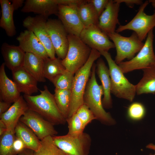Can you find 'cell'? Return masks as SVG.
<instances>
[{
	"label": "cell",
	"mask_w": 155,
	"mask_h": 155,
	"mask_svg": "<svg viewBox=\"0 0 155 155\" xmlns=\"http://www.w3.org/2000/svg\"><path fill=\"white\" fill-rule=\"evenodd\" d=\"M5 65L3 63L0 67V98L1 101L14 103L20 96V92L16 85L7 76Z\"/></svg>",
	"instance_id": "obj_21"
},
{
	"label": "cell",
	"mask_w": 155,
	"mask_h": 155,
	"mask_svg": "<svg viewBox=\"0 0 155 155\" xmlns=\"http://www.w3.org/2000/svg\"><path fill=\"white\" fill-rule=\"evenodd\" d=\"M26 148L25 145L20 138L16 137L13 146V155H17Z\"/></svg>",
	"instance_id": "obj_37"
},
{
	"label": "cell",
	"mask_w": 155,
	"mask_h": 155,
	"mask_svg": "<svg viewBox=\"0 0 155 155\" xmlns=\"http://www.w3.org/2000/svg\"><path fill=\"white\" fill-rule=\"evenodd\" d=\"M16 137L15 131L7 130L0 136V155H13V146Z\"/></svg>",
	"instance_id": "obj_31"
},
{
	"label": "cell",
	"mask_w": 155,
	"mask_h": 155,
	"mask_svg": "<svg viewBox=\"0 0 155 155\" xmlns=\"http://www.w3.org/2000/svg\"><path fill=\"white\" fill-rule=\"evenodd\" d=\"M120 3L114 0H109L104 10L99 17L98 26L107 35L115 32L118 19Z\"/></svg>",
	"instance_id": "obj_16"
},
{
	"label": "cell",
	"mask_w": 155,
	"mask_h": 155,
	"mask_svg": "<svg viewBox=\"0 0 155 155\" xmlns=\"http://www.w3.org/2000/svg\"><path fill=\"white\" fill-rule=\"evenodd\" d=\"M115 2L121 4L124 3L130 7L132 8L134 5H142L143 3V1L141 0H115Z\"/></svg>",
	"instance_id": "obj_38"
},
{
	"label": "cell",
	"mask_w": 155,
	"mask_h": 155,
	"mask_svg": "<svg viewBox=\"0 0 155 155\" xmlns=\"http://www.w3.org/2000/svg\"><path fill=\"white\" fill-rule=\"evenodd\" d=\"M47 18L40 15L29 16L24 20L23 25L34 34L44 46L49 57L53 59L56 58L55 52L46 29Z\"/></svg>",
	"instance_id": "obj_11"
},
{
	"label": "cell",
	"mask_w": 155,
	"mask_h": 155,
	"mask_svg": "<svg viewBox=\"0 0 155 155\" xmlns=\"http://www.w3.org/2000/svg\"><path fill=\"white\" fill-rule=\"evenodd\" d=\"M1 51L5 66L11 71L23 67L25 53L19 46L4 42Z\"/></svg>",
	"instance_id": "obj_20"
},
{
	"label": "cell",
	"mask_w": 155,
	"mask_h": 155,
	"mask_svg": "<svg viewBox=\"0 0 155 155\" xmlns=\"http://www.w3.org/2000/svg\"><path fill=\"white\" fill-rule=\"evenodd\" d=\"M34 155H66L55 144L52 137L48 136L41 140L39 149Z\"/></svg>",
	"instance_id": "obj_30"
},
{
	"label": "cell",
	"mask_w": 155,
	"mask_h": 155,
	"mask_svg": "<svg viewBox=\"0 0 155 155\" xmlns=\"http://www.w3.org/2000/svg\"><path fill=\"white\" fill-rule=\"evenodd\" d=\"M56 145L66 155H88L92 139L88 133L52 137Z\"/></svg>",
	"instance_id": "obj_7"
},
{
	"label": "cell",
	"mask_w": 155,
	"mask_h": 155,
	"mask_svg": "<svg viewBox=\"0 0 155 155\" xmlns=\"http://www.w3.org/2000/svg\"><path fill=\"white\" fill-rule=\"evenodd\" d=\"M44 59L34 54L26 53L23 67L39 82H44Z\"/></svg>",
	"instance_id": "obj_24"
},
{
	"label": "cell",
	"mask_w": 155,
	"mask_h": 155,
	"mask_svg": "<svg viewBox=\"0 0 155 155\" xmlns=\"http://www.w3.org/2000/svg\"><path fill=\"white\" fill-rule=\"evenodd\" d=\"M21 11L24 13L33 12L47 18L51 15L57 16L58 0H27Z\"/></svg>",
	"instance_id": "obj_18"
},
{
	"label": "cell",
	"mask_w": 155,
	"mask_h": 155,
	"mask_svg": "<svg viewBox=\"0 0 155 155\" xmlns=\"http://www.w3.org/2000/svg\"><path fill=\"white\" fill-rule=\"evenodd\" d=\"M107 35L113 41L116 49V55L115 61L117 64L125 59L129 60L132 59L144 44L134 32L129 37L123 36L116 32Z\"/></svg>",
	"instance_id": "obj_8"
},
{
	"label": "cell",
	"mask_w": 155,
	"mask_h": 155,
	"mask_svg": "<svg viewBox=\"0 0 155 155\" xmlns=\"http://www.w3.org/2000/svg\"><path fill=\"white\" fill-rule=\"evenodd\" d=\"M40 94L32 96L24 95L29 109L34 111L54 125H64L66 119L60 112L56 102L54 95L44 86Z\"/></svg>",
	"instance_id": "obj_1"
},
{
	"label": "cell",
	"mask_w": 155,
	"mask_h": 155,
	"mask_svg": "<svg viewBox=\"0 0 155 155\" xmlns=\"http://www.w3.org/2000/svg\"><path fill=\"white\" fill-rule=\"evenodd\" d=\"M54 94L57 106L63 117H68L70 103L71 90H61L55 88Z\"/></svg>",
	"instance_id": "obj_29"
},
{
	"label": "cell",
	"mask_w": 155,
	"mask_h": 155,
	"mask_svg": "<svg viewBox=\"0 0 155 155\" xmlns=\"http://www.w3.org/2000/svg\"><path fill=\"white\" fill-rule=\"evenodd\" d=\"M101 55L98 51L92 49L86 62L75 74L71 90V99L67 118L72 115L83 104L84 95L92 67L94 61L99 58Z\"/></svg>",
	"instance_id": "obj_3"
},
{
	"label": "cell",
	"mask_w": 155,
	"mask_h": 155,
	"mask_svg": "<svg viewBox=\"0 0 155 155\" xmlns=\"http://www.w3.org/2000/svg\"><path fill=\"white\" fill-rule=\"evenodd\" d=\"M19 121L29 127L40 140L58 134L54 125L36 112L29 109L20 117Z\"/></svg>",
	"instance_id": "obj_13"
},
{
	"label": "cell",
	"mask_w": 155,
	"mask_h": 155,
	"mask_svg": "<svg viewBox=\"0 0 155 155\" xmlns=\"http://www.w3.org/2000/svg\"><path fill=\"white\" fill-rule=\"evenodd\" d=\"M16 39L18 46L25 53L34 54L44 59L49 57L44 46L32 32L25 30L20 33Z\"/></svg>",
	"instance_id": "obj_15"
},
{
	"label": "cell",
	"mask_w": 155,
	"mask_h": 155,
	"mask_svg": "<svg viewBox=\"0 0 155 155\" xmlns=\"http://www.w3.org/2000/svg\"><path fill=\"white\" fill-rule=\"evenodd\" d=\"M69 46L66 55L62 63L66 69L73 74L88 61L92 49L80 37L68 34Z\"/></svg>",
	"instance_id": "obj_5"
},
{
	"label": "cell",
	"mask_w": 155,
	"mask_h": 155,
	"mask_svg": "<svg viewBox=\"0 0 155 155\" xmlns=\"http://www.w3.org/2000/svg\"><path fill=\"white\" fill-rule=\"evenodd\" d=\"M154 53H155V52Z\"/></svg>",
	"instance_id": "obj_46"
},
{
	"label": "cell",
	"mask_w": 155,
	"mask_h": 155,
	"mask_svg": "<svg viewBox=\"0 0 155 155\" xmlns=\"http://www.w3.org/2000/svg\"><path fill=\"white\" fill-rule=\"evenodd\" d=\"M16 136L24 143L26 148L37 151L41 145L40 140L33 132L25 124L19 121L15 129Z\"/></svg>",
	"instance_id": "obj_25"
},
{
	"label": "cell",
	"mask_w": 155,
	"mask_h": 155,
	"mask_svg": "<svg viewBox=\"0 0 155 155\" xmlns=\"http://www.w3.org/2000/svg\"><path fill=\"white\" fill-rule=\"evenodd\" d=\"M96 68L94 63L84 93V104L92 111L96 119L104 125H113L115 123V120L109 113L105 111L102 105L101 98L103 95V90L102 85H99L97 82Z\"/></svg>",
	"instance_id": "obj_2"
},
{
	"label": "cell",
	"mask_w": 155,
	"mask_h": 155,
	"mask_svg": "<svg viewBox=\"0 0 155 155\" xmlns=\"http://www.w3.org/2000/svg\"><path fill=\"white\" fill-rule=\"evenodd\" d=\"M74 74L66 69L56 77L52 82L55 88L71 90Z\"/></svg>",
	"instance_id": "obj_32"
},
{
	"label": "cell",
	"mask_w": 155,
	"mask_h": 155,
	"mask_svg": "<svg viewBox=\"0 0 155 155\" xmlns=\"http://www.w3.org/2000/svg\"><path fill=\"white\" fill-rule=\"evenodd\" d=\"M97 73L101 81L103 91V98L102 102L104 108L108 109L112 107L111 96V82L108 68L102 58H99L97 61Z\"/></svg>",
	"instance_id": "obj_22"
},
{
	"label": "cell",
	"mask_w": 155,
	"mask_h": 155,
	"mask_svg": "<svg viewBox=\"0 0 155 155\" xmlns=\"http://www.w3.org/2000/svg\"><path fill=\"white\" fill-rule=\"evenodd\" d=\"M146 147L148 148L153 150L155 151V145L152 144H150L146 146Z\"/></svg>",
	"instance_id": "obj_43"
},
{
	"label": "cell",
	"mask_w": 155,
	"mask_h": 155,
	"mask_svg": "<svg viewBox=\"0 0 155 155\" xmlns=\"http://www.w3.org/2000/svg\"><path fill=\"white\" fill-rule=\"evenodd\" d=\"M100 53L105 58L108 65L111 82V93L119 98L132 102L136 93L135 85L131 83L125 77L110 53L108 52Z\"/></svg>",
	"instance_id": "obj_4"
},
{
	"label": "cell",
	"mask_w": 155,
	"mask_h": 155,
	"mask_svg": "<svg viewBox=\"0 0 155 155\" xmlns=\"http://www.w3.org/2000/svg\"><path fill=\"white\" fill-rule=\"evenodd\" d=\"M9 1L11 2L15 10L22 6L25 2L24 0H11Z\"/></svg>",
	"instance_id": "obj_40"
},
{
	"label": "cell",
	"mask_w": 155,
	"mask_h": 155,
	"mask_svg": "<svg viewBox=\"0 0 155 155\" xmlns=\"http://www.w3.org/2000/svg\"><path fill=\"white\" fill-rule=\"evenodd\" d=\"M7 127L5 123L0 120V136L2 135L7 130Z\"/></svg>",
	"instance_id": "obj_42"
},
{
	"label": "cell",
	"mask_w": 155,
	"mask_h": 155,
	"mask_svg": "<svg viewBox=\"0 0 155 155\" xmlns=\"http://www.w3.org/2000/svg\"><path fill=\"white\" fill-rule=\"evenodd\" d=\"M11 103L3 101H0V115L5 112L11 106Z\"/></svg>",
	"instance_id": "obj_39"
},
{
	"label": "cell",
	"mask_w": 155,
	"mask_h": 155,
	"mask_svg": "<svg viewBox=\"0 0 155 155\" xmlns=\"http://www.w3.org/2000/svg\"><path fill=\"white\" fill-rule=\"evenodd\" d=\"M66 121L68 128L67 134L76 135L84 132L85 127L75 113L67 118Z\"/></svg>",
	"instance_id": "obj_33"
},
{
	"label": "cell",
	"mask_w": 155,
	"mask_h": 155,
	"mask_svg": "<svg viewBox=\"0 0 155 155\" xmlns=\"http://www.w3.org/2000/svg\"><path fill=\"white\" fill-rule=\"evenodd\" d=\"M11 71L13 81L20 93L30 96L38 91V81L23 67Z\"/></svg>",
	"instance_id": "obj_17"
},
{
	"label": "cell",
	"mask_w": 155,
	"mask_h": 155,
	"mask_svg": "<svg viewBox=\"0 0 155 155\" xmlns=\"http://www.w3.org/2000/svg\"><path fill=\"white\" fill-rule=\"evenodd\" d=\"M1 16L0 27L5 31L7 36L12 37L16 34L13 19L14 9L9 1L0 0Z\"/></svg>",
	"instance_id": "obj_23"
},
{
	"label": "cell",
	"mask_w": 155,
	"mask_h": 155,
	"mask_svg": "<svg viewBox=\"0 0 155 155\" xmlns=\"http://www.w3.org/2000/svg\"><path fill=\"white\" fill-rule=\"evenodd\" d=\"M88 1L92 3L99 17L104 10L109 1L108 0H89Z\"/></svg>",
	"instance_id": "obj_36"
},
{
	"label": "cell",
	"mask_w": 155,
	"mask_h": 155,
	"mask_svg": "<svg viewBox=\"0 0 155 155\" xmlns=\"http://www.w3.org/2000/svg\"><path fill=\"white\" fill-rule=\"evenodd\" d=\"M66 70L61 60L58 57L53 59L49 57L44 59V76L51 82L56 77Z\"/></svg>",
	"instance_id": "obj_28"
},
{
	"label": "cell",
	"mask_w": 155,
	"mask_h": 155,
	"mask_svg": "<svg viewBox=\"0 0 155 155\" xmlns=\"http://www.w3.org/2000/svg\"><path fill=\"white\" fill-rule=\"evenodd\" d=\"M149 155H155V153L154 154H150Z\"/></svg>",
	"instance_id": "obj_45"
},
{
	"label": "cell",
	"mask_w": 155,
	"mask_h": 155,
	"mask_svg": "<svg viewBox=\"0 0 155 155\" xmlns=\"http://www.w3.org/2000/svg\"><path fill=\"white\" fill-rule=\"evenodd\" d=\"M80 37L86 44L92 49L100 52H108L115 48L107 34L103 32L97 25H92L84 28Z\"/></svg>",
	"instance_id": "obj_12"
},
{
	"label": "cell",
	"mask_w": 155,
	"mask_h": 155,
	"mask_svg": "<svg viewBox=\"0 0 155 155\" xmlns=\"http://www.w3.org/2000/svg\"><path fill=\"white\" fill-rule=\"evenodd\" d=\"M46 27L57 57L65 58L69 46L68 33L61 21L55 19L47 20Z\"/></svg>",
	"instance_id": "obj_10"
},
{
	"label": "cell",
	"mask_w": 155,
	"mask_h": 155,
	"mask_svg": "<svg viewBox=\"0 0 155 155\" xmlns=\"http://www.w3.org/2000/svg\"><path fill=\"white\" fill-rule=\"evenodd\" d=\"M28 109L23 96H21L5 112L0 115V120L5 124L7 130L15 131L20 118Z\"/></svg>",
	"instance_id": "obj_19"
},
{
	"label": "cell",
	"mask_w": 155,
	"mask_h": 155,
	"mask_svg": "<svg viewBox=\"0 0 155 155\" xmlns=\"http://www.w3.org/2000/svg\"><path fill=\"white\" fill-rule=\"evenodd\" d=\"M143 75L136 85L138 95L155 93V66L143 69Z\"/></svg>",
	"instance_id": "obj_27"
},
{
	"label": "cell",
	"mask_w": 155,
	"mask_h": 155,
	"mask_svg": "<svg viewBox=\"0 0 155 155\" xmlns=\"http://www.w3.org/2000/svg\"><path fill=\"white\" fill-rule=\"evenodd\" d=\"M153 29L148 33L144 44L137 55L132 59L118 64L122 72L127 73L135 70L155 66V55L153 48Z\"/></svg>",
	"instance_id": "obj_6"
},
{
	"label": "cell",
	"mask_w": 155,
	"mask_h": 155,
	"mask_svg": "<svg viewBox=\"0 0 155 155\" xmlns=\"http://www.w3.org/2000/svg\"><path fill=\"white\" fill-rule=\"evenodd\" d=\"M80 119L85 127L96 118L88 107L83 104L75 113Z\"/></svg>",
	"instance_id": "obj_35"
},
{
	"label": "cell",
	"mask_w": 155,
	"mask_h": 155,
	"mask_svg": "<svg viewBox=\"0 0 155 155\" xmlns=\"http://www.w3.org/2000/svg\"><path fill=\"white\" fill-rule=\"evenodd\" d=\"M79 5H59L57 16L68 34L79 37L84 27L78 13Z\"/></svg>",
	"instance_id": "obj_14"
},
{
	"label": "cell",
	"mask_w": 155,
	"mask_h": 155,
	"mask_svg": "<svg viewBox=\"0 0 155 155\" xmlns=\"http://www.w3.org/2000/svg\"><path fill=\"white\" fill-rule=\"evenodd\" d=\"M34 152L32 150L25 148L17 155H34Z\"/></svg>",
	"instance_id": "obj_41"
},
{
	"label": "cell",
	"mask_w": 155,
	"mask_h": 155,
	"mask_svg": "<svg viewBox=\"0 0 155 155\" xmlns=\"http://www.w3.org/2000/svg\"><path fill=\"white\" fill-rule=\"evenodd\" d=\"M149 3L148 1H145L141 5L133 18L126 24L120 25L115 32L119 33L126 30H132L142 42L147 37L149 32L155 27V11L151 15H147L144 12Z\"/></svg>",
	"instance_id": "obj_9"
},
{
	"label": "cell",
	"mask_w": 155,
	"mask_h": 155,
	"mask_svg": "<svg viewBox=\"0 0 155 155\" xmlns=\"http://www.w3.org/2000/svg\"><path fill=\"white\" fill-rule=\"evenodd\" d=\"M79 15L84 27L92 25H98L99 16L93 4L84 0L78 6Z\"/></svg>",
	"instance_id": "obj_26"
},
{
	"label": "cell",
	"mask_w": 155,
	"mask_h": 155,
	"mask_svg": "<svg viewBox=\"0 0 155 155\" xmlns=\"http://www.w3.org/2000/svg\"><path fill=\"white\" fill-rule=\"evenodd\" d=\"M146 109L144 105L139 102H134L129 106L127 111L128 117L134 121L141 120L144 116Z\"/></svg>",
	"instance_id": "obj_34"
},
{
	"label": "cell",
	"mask_w": 155,
	"mask_h": 155,
	"mask_svg": "<svg viewBox=\"0 0 155 155\" xmlns=\"http://www.w3.org/2000/svg\"><path fill=\"white\" fill-rule=\"evenodd\" d=\"M149 3H150L153 7L155 8V0H149Z\"/></svg>",
	"instance_id": "obj_44"
}]
</instances>
